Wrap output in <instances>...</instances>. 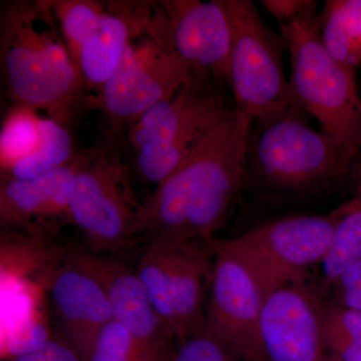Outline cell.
Here are the masks:
<instances>
[{"mask_svg":"<svg viewBox=\"0 0 361 361\" xmlns=\"http://www.w3.org/2000/svg\"><path fill=\"white\" fill-rule=\"evenodd\" d=\"M253 121L236 109L139 204L137 238L174 245L215 238L246 186Z\"/></svg>","mask_w":361,"mask_h":361,"instance_id":"cell-1","label":"cell"},{"mask_svg":"<svg viewBox=\"0 0 361 361\" xmlns=\"http://www.w3.org/2000/svg\"><path fill=\"white\" fill-rule=\"evenodd\" d=\"M2 82L13 104L44 111L73 130L90 94L47 0H11L0 11Z\"/></svg>","mask_w":361,"mask_h":361,"instance_id":"cell-2","label":"cell"},{"mask_svg":"<svg viewBox=\"0 0 361 361\" xmlns=\"http://www.w3.org/2000/svg\"><path fill=\"white\" fill-rule=\"evenodd\" d=\"M307 116L293 110L253 123L246 184L303 196L326 191L350 173L360 152L311 127Z\"/></svg>","mask_w":361,"mask_h":361,"instance_id":"cell-3","label":"cell"},{"mask_svg":"<svg viewBox=\"0 0 361 361\" xmlns=\"http://www.w3.org/2000/svg\"><path fill=\"white\" fill-rule=\"evenodd\" d=\"M224 82L194 68L172 99L142 114L127 132L135 167L158 186L216 123L236 109L226 99Z\"/></svg>","mask_w":361,"mask_h":361,"instance_id":"cell-4","label":"cell"},{"mask_svg":"<svg viewBox=\"0 0 361 361\" xmlns=\"http://www.w3.org/2000/svg\"><path fill=\"white\" fill-rule=\"evenodd\" d=\"M290 54L292 94L322 132L361 152V97L355 73L336 61L322 42L319 14L280 26Z\"/></svg>","mask_w":361,"mask_h":361,"instance_id":"cell-5","label":"cell"},{"mask_svg":"<svg viewBox=\"0 0 361 361\" xmlns=\"http://www.w3.org/2000/svg\"><path fill=\"white\" fill-rule=\"evenodd\" d=\"M123 147V142L104 135L89 148L68 188V221L84 235L90 250L97 253L115 255L139 242L140 203L130 190Z\"/></svg>","mask_w":361,"mask_h":361,"instance_id":"cell-6","label":"cell"},{"mask_svg":"<svg viewBox=\"0 0 361 361\" xmlns=\"http://www.w3.org/2000/svg\"><path fill=\"white\" fill-rule=\"evenodd\" d=\"M226 6L233 27L229 87L236 110L253 123L301 110L285 77L281 35L266 25L250 0H226Z\"/></svg>","mask_w":361,"mask_h":361,"instance_id":"cell-7","label":"cell"},{"mask_svg":"<svg viewBox=\"0 0 361 361\" xmlns=\"http://www.w3.org/2000/svg\"><path fill=\"white\" fill-rule=\"evenodd\" d=\"M338 218V209L329 215L291 216L234 238L212 241L245 266L267 298L278 289L302 281L306 270L322 262Z\"/></svg>","mask_w":361,"mask_h":361,"instance_id":"cell-8","label":"cell"},{"mask_svg":"<svg viewBox=\"0 0 361 361\" xmlns=\"http://www.w3.org/2000/svg\"><path fill=\"white\" fill-rule=\"evenodd\" d=\"M194 68L167 44L142 32L130 39L122 61L90 106L106 118L104 135L123 142L133 125L156 104L179 92Z\"/></svg>","mask_w":361,"mask_h":361,"instance_id":"cell-9","label":"cell"},{"mask_svg":"<svg viewBox=\"0 0 361 361\" xmlns=\"http://www.w3.org/2000/svg\"><path fill=\"white\" fill-rule=\"evenodd\" d=\"M214 254L209 240L146 245L135 269L157 314L180 341L206 330V287Z\"/></svg>","mask_w":361,"mask_h":361,"instance_id":"cell-10","label":"cell"},{"mask_svg":"<svg viewBox=\"0 0 361 361\" xmlns=\"http://www.w3.org/2000/svg\"><path fill=\"white\" fill-rule=\"evenodd\" d=\"M145 32L229 85L233 27L226 0L151 1Z\"/></svg>","mask_w":361,"mask_h":361,"instance_id":"cell-11","label":"cell"},{"mask_svg":"<svg viewBox=\"0 0 361 361\" xmlns=\"http://www.w3.org/2000/svg\"><path fill=\"white\" fill-rule=\"evenodd\" d=\"M214 254L206 330L242 361H264L260 341L265 296L245 266L209 240Z\"/></svg>","mask_w":361,"mask_h":361,"instance_id":"cell-12","label":"cell"},{"mask_svg":"<svg viewBox=\"0 0 361 361\" xmlns=\"http://www.w3.org/2000/svg\"><path fill=\"white\" fill-rule=\"evenodd\" d=\"M65 260L101 284L110 301L114 319L129 330L152 361L168 360L177 341L154 310L135 267L115 255L89 248L71 249Z\"/></svg>","mask_w":361,"mask_h":361,"instance_id":"cell-13","label":"cell"},{"mask_svg":"<svg viewBox=\"0 0 361 361\" xmlns=\"http://www.w3.org/2000/svg\"><path fill=\"white\" fill-rule=\"evenodd\" d=\"M324 307L320 294L302 281L271 293L261 316L264 361H323Z\"/></svg>","mask_w":361,"mask_h":361,"instance_id":"cell-14","label":"cell"},{"mask_svg":"<svg viewBox=\"0 0 361 361\" xmlns=\"http://www.w3.org/2000/svg\"><path fill=\"white\" fill-rule=\"evenodd\" d=\"M49 290L68 342L85 361L99 330L114 319L106 291L94 277L66 260L52 272Z\"/></svg>","mask_w":361,"mask_h":361,"instance_id":"cell-15","label":"cell"},{"mask_svg":"<svg viewBox=\"0 0 361 361\" xmlns=\"http://www.w3.org/2000/svg\"><path fill=\"white\" fill-rule=\"evenodd\" d=\"M89 149L78 152L68 165L32 180H1L0 222L2 227L32 229L33 221L65 218L68 221V188L84 163Z\"/></svg>","mask_w":361,"mask_h":361,"instance_id":"cell-16","label":"cell"},{"mask_svg":"<svg viewBox=\"0 0 361 361\" xmlns=\"http://www.w3.org/2000/svg\"><path fill=\"white\" fill-rule=\"evenodd\" d=\"M99 30L80 49L77 68L87 92L103 90L109 78L122 61L130 39L134 37V26L125 16L108 4Z\"/></svg>","mask_w":361,"mask_h":361,"instance_id":"cell-17","label":"cell"},{"mask_svg":"<svg viewBox=\"0 0 361 361\" xmlns=\"http://www.w3.org/2000/svg\"><path fill=\"white\" fill-rule=\"evenodd\" d=\"M319 25L330 56L355 73L361 65V0L325 2Z\"/></svg>","mask_w":361,"mask_h":361,"instance_id":"cell-18","label":"cell"},{"mask_svg":"<svg viewBox=\"0 0 361 361\" xmlns=\"http://www.w3.org/2000/svg\"><path fill=\"white\" fill-rule=\"evenodd\" d=\"M40 140L30 156L1 172V180H32L68 165L78 155L73 130L49 116L40 118Z\"/></svg>","mask_w":361,"mask_h":361,"instance_id":"cell-19","label":"cell"},{"mask_svg":"<svg viewBox=\"0 0 361 361\" xmlns=\"http://www.w3.org/2000/svg\"><path fill=\"white\" fill-rule=\"evenodd\" d=\"M331 243L323 258V279L326 286L336 283L350 266L361 259V193L338 208Z\"/></svg>","mask_w":361,"mask_h":361,"instance_id":"cell-20","label":"cell"},{"mask_svg":"<svg viewBox=\"0 0 361 361\" xmlns=\"http://www.w3.org/2000/svg\"><path fill=\"white\" fill-rule=\"evenodd\" d=\"M49 4L77 66L80 49L99 30L106 13V4L94 0H49Z\"/></svg>","mask_w":361,"mask_h":361,"instance_id":"cell-21","label":"cell"},{"mask_svg":"<svg viewBox=\"0 0 361 361\" xmlns=\"http://www.w3.org/2000/svg\"><path fill=\"white\" fill-rule=\"evenodd\" d=\"M40 118L32 109L13 104L1 126V172L8 170L37 149L40 140Z\"/></svg>","mask_w":361,"mask_h":361,"instance_id":"cell-22","label":"cell"},{"mask_svg":"<svg viewBox=\"0 0 361 361\" xmlns=\"http://www.w3.org/2000/svg\"><path fill=\"white\" fill-rule=\"evenodd\" d=\"M323 336L327 353L342 361H361V312L325 304Z\"/></svg>","mask_w":361,"mask_h":361,"instance_id":"cell-23","label":"cell"},{"mask_svg":"<svg viewBox=\"0 0 361 361\" xmlns=\"http://www.w3.org/2000/svg\"><path fill=\"white\" fill-rule=\"evenodd\" d=\"M85 361H152L129 330L113 319L99 330Z\"/></svg>","mask_w":361,"mask_h":361,"instance_id":"cell-24","label":"cell"},{"mask_svg":"<svg viewBox=\"0 0 361 361\" xmlns=\"http://www.w3.org/2000/svg\"><path fill=\"white\" fill-rule=\"evenodd\" d=\"M167 361H242L207 330L177 344Z\"/></svg>","mask_w":361,"mask_h":361,"instance_id":"cell-25","label":"cell"},{"mask_svg":"<svg viewBox=\"0 0 361 361\" xmlns=\"http://www.w3.org/2000/svg\"><path fill=\"white\" fill-rule=\"evenodd\" d=\"M261 4L276 18L280 26L317 16V1L313 0H263Z\"/></svg>","mask_w":361,"mask_h":361,"instance_id":"cell-26","label":"cell"},{"mask_svg":"<svg viewBox=\"0 0 361 361\" xmlns=\"http://www.w3.org/2000/svg\"><path fill=\"white\" fill-rule=\"evenodd\" d=\"M337 305L361 312V259L334 284Z\"/></svg>","mask_w":361,"mask_h":361,"instance_id":"cell-27","label":"cell"},{"mask_svg":"<svg viewBox=\"0 0 361 361\" xmlns=\"http://www.w3.org/2000/svg\"><path fill=\"white\" fill-rule=\"evenodd\" d=\"M11 361H84L70 342L47 341L44 345L16 356Z\"/></svg>","mask_w":361,"mask_h":361,"instance_id":"cell-28","label":"cell"},{"mask_svg":"<svg viewBox=\"0 0 361 361\" xmlns=\"http://www.w3.org/2000/svg\"><path fill=\"white\" fill-rule=\"evenodd\" d=\"M323 361H342L341 358L337 357V356L334 355H331V353H327L326 356H325L324 360Z\"/></svg>","mask_w":361,"mask_h":361,"instance_id":"cell-29","label":"cell"}]
</instances>
